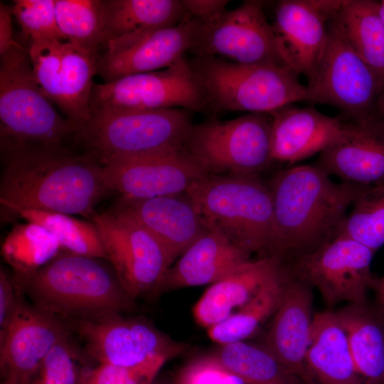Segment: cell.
I'll return each mask as SVG.
<instances>
[{
  "instance_id": "cell-1",
  "label": "cell",
  "mask_w": 384,
  "mask_h": 384,
  "mask_svg": "<svg viewBox=\"0 0 384 384\" xmlns=\"http://www.w3.org/2000/svg\"><path fill=\"white\" fill-rule=\"evenodd\" d=\"M1 156L0 203L11 214L38 210L90 218L109 191L102 165L89 153L78 155L60 146L23 149Z\"/></svg>"
},
{
  "instance_id": "cell-2",
  "label": "cell",
  "mask_w": 384,
  "mask_h": 384,
  "mask_svg": "<svg viewBox=\"0 0 384 384\" xmlns=\"http://www.w3.org/2000/svg\"><path fill=\"white\" fill-rule=\"evenodd\" d=\"M314 165L278 171L267 182L273 203L272 237L265 257L283 262L319 248L341 233L364 188L335 183Z\"/></svg>"
},
{
  "instance_id": "cell-3",
  "label": "cell",
  "mask_w": 384,
  "mask_h": 384,
  "mask_svg": "<svg viewBox=\"0 0 384 384\" xmlns=\"http://www.w3.org/2000/svg\"><path fill=\"white\" fill-rule=\"evenodd\" d=\"M36 306L65 321L132 310L133 299L105 259L62 251L26 282Z\"/></svg>"
},
{
  "instance_id": "cell-4",
  "label": "cell",
  "mask_w": 384,
  "mask_h": 384,
  "mask_svg": "<svg viewBox=\"0 0 384 384\" xmlns=\"http://www.w3.org/2000/svg\"><path fill=\"white\" fill-rule=\"evenodd\" d=\"M75 126L60 117L34 78L28 50L19 43L1 55V155L33 147L64 146Z\"/></svg>"
},
{
  "instance_id": "cell-5",
  "label": "cell",
  "mask_w": 384,
  "mask_h": 384,
  "mask_svg": "<svg viewBox=\"0 0 384 384\" xmlns=\"http://www.w3.org/2000/svg\"><path fill=\"white\" fill-rule=\"evenodd\" d=\"M202 217L233 242L266 255L272 231L273 203L259 175L208 174L186 191Z\"/></svg>"
},
{
  "instance_id": "cell-6",
  "label": "cell",
  "mask_w": 384,
  "mask_h": 384,
  "mask_svg": "<svg viewBox=\"0 0 384 384\" xmlns=\"http://www.w3.org/2000/svg\"><path fill=\"white\" fill-rule=\"evenodd\" d=\"M207 104L219 110L269 113L306 101V86L288 67L245 65L211 55L190 61Z\"/></svg>"
},
{
  "instance_id": "cell-7",
  "label": "cell",
  "mask_w": 384,
  "mask_h": 384,
  "mask_svg": "<svg viewBox=\"0 0 384 384\" xmlns=\"http://www.w3.org/2000/svg\"><path fill=\"white\" fill-rule=\"evenodd\" d=\"M189 110L167 108L92 114L74 139L102 165L112 158L185 148Z\"/></svg>"
},
{
  "instance_id": "cell-8",
  "label": "cell",
  "mask_w": 384,
  "mask_h": 384,
  "mask_svg": "<svg viewBox=\"0 0 384 384\" xmlns=\"http://www.w3.org/2000/svg\"><path fill=\"white\" fill-rule=\"evenodd\" d=\"M307 80L306 101L337 108L348 123L380 119L378 101L384 91V78L329 24L324 50Z\"/></svg>"
},
{
  "instance_id": "cell-9",
  "label": "cell",
  "mask_w": 384,
  "mask_h": 384,
  "mask_svg": "<svg viewBox=\"0 0 384 384\" xmlns=\"http://www.w3.org/2000/svg\"><path fill=\"white\" fill-rule=\"evenodd\" d=\"M272 127L266 112L212 119L193 124L185 148L210 174L258 175L274 161Z\"/></svg>"
},
{
  "instance_id": "cell-10",
  "label": "cell",
  "mask_w": 384,
  "mask_h": 384,
  "mask_svg": "<svg viewBox=\"0 0 384 384\" xmlns=\"http://www.w3.org/2000/svg\"><path fill=\"white\" fill-rule=\"evenodd\" d=\"M206 105L191 63L183 56L160 70L94 83L89 107L92 115L167 108L197 111Z\"/></svg>"
},
{
  "instance_id": "cell-11",
  "label": "cell",
  "mask_w": 384,
  "mask_h": 384,
  "mask_svg": "<svg viewBox=\"0 0 384 384\" xmlns=\"http://www.w3.org/2000/svg\"><path fill=\"white\" fill-rule=\"evenodd\" d=\"M100 235L108 261L133 299L150 294L171 266L156 237L119 206L90 217Z\"/></svg>"
},
{
  "instance_id": "cell-12",
  "label": "cell",
  "mask_w": 384,
  "mask_h": 384,
  "mask_svg": "<svg viewBox=\"0 0 384 384\" xmlns=\"http://www.w3.org/2000/svg\"><path fill=\"white\" fill-rule=\"evenodd\" d=\"M65 321L82 341L85 353L98 364L135 366L157 357L169 360L185 349L151 322L121 312Z\"/></svg>"
},
{
  "instance_id": "cell-13",
  "label": "cell",
  "mask_w": 384,
  "mask_h": 384,
  "mask_svg": "<svg viewBox=\"0 0 384 384\" xmlns=\"http://www.w3.org/2000/svg\"><path fill=\"white\" fill-rule=\"evenodd\" d=\"M376 251L339 234L313 252L284 262L289 272L316 288L329 307L340 303L367 302L376 279L370 265Z\"/></svg>"
},
{
  "instance_id": "cell-14",
  "label": "cell",
  "mask_w": 384,
  "mask_h": 384,
  "mask_svg": "<svg viewBox=\"0 0 384 384\" xmlns=\"http://www.w3.org/2000/svg\"><path fill=\"white\" fill-rule=\"evenodd\" d=\"M192 50L196 55H219L240 64L289 68L262 1H245L214 22L202 23Z\"/></svg>"
},
{
  "instance_id": "cell-15",
  "label": "cell",
  "mask_w": 384,
  "mask_h": 384,
  "mask_svg": "<svg viewBox=\"0 0 384 384\" xmlns=\"http://www.w3.org/2000/svg\"><path fill=\"white\" fill-rule=\"evenodd\" d=\"M102 167L107 188L129 199L183 193L210 174L186 148L117 156Z\"/></svg>"
},
{
  "instance_id": "cell-16",
  "label": "cell",
  "mask_w": 384,
  "mask_h": 384,
  "mask_svg": "<svg viewBox=\"0 0 384 384\" xmlns=\"http://www.w3.org/2000/svg\"><path fill=\"white\" fill-rule=\"evenodd\" d=\"M201 26L200 21L187 14L176 26L110 41L98 58L97 74L109 82L166 68L193 50Z\"/></svg>"
},
{
  "instance_id": "cell-17",
  "label": "cell",
  "mask_w": 384,
  "mask_h": 384,
  "mask_svg": "<svg viewBox=\"0 0 384 384\" xmlns=\"http://www.w3.org/2000/svg\"><path fill=\"white\" fill-rule=\"evenodd\" d=\"M71 333L63 319L21 298L8 326L0 334L3 381L31 384L49 351Z\"/></svg>"
},
{
  "instance_id": "cell-18",
  "label": "cell",
  "mask_w": 384,
  "mask_h": 384,
  "mask_svg": "<svg viewBox=\"0 0 384 384\" xmlns=\"http://www.w3.org/2000/svg\"><path fill=\"white\" fill-rule=\"evenodd\" d=\"M343 0H282L272 24L287 65L307 80L314 73L328 38V24Z\"/></svg>"
},
{
  "instance_id": "cell-19",
  "label": "cell",
  "mask_w": 384,
  "mask_h": 384,
  "mask_svg": "<svg viewBox=\"0 0 384 384\" xmlns=\"http://www.w3.org/2000/svg\"><path fill=\"white\" fill-rule=\"evenodd\" d=\"M287 272L280 303L262 345L304 384H315L306 360L314 316L312 288Z\"/></svg>"
},
{
  "instance_id": "cell-20",
  "label": "cell",
  "mask_w": 384,
  "mask_h": 384,
  "mask_svg": "<svg viewBox=\"0 0 384 384\" xmlns=\"http://www.w3.org/2000/svg\"><path fill=\"white\" fill-rule=\"evenodd\" d=\"M314 165L344 183L362 187L384 183V122H344Z\"/></svg>"
},
{
  "instance_id": "cell-21",
  "label": "cell",
  "mask_w": 384,
  "mask_h": 384,
  "mask_svg": "<svg viewBox=\"0 0 384 384\" xmlns=\"http://www.w3.org/2000/svg\"><path fill=\"white\" fill-rule=\"evenodd\" d=\"M250 255L208 223L205 232L167 269L150 295L212 284L250 260Z\"/></svg>"
},
{
  "instance_id": "cell-22",
  "label": "cell",
  "mask_w": 384,
  "mask_h": 384,
  "mask_svg": "<svg viewBox=\"0 0 384 384\" xmlns=\"http://www.w3.org/2000/svg\"><path fill=\"white\" fill-rule=\"evenodd\" d=\"M117 203L156 237L171 266L208 227V223L186 192L144 199L121 197Z\"/></svg>"
},
{
  "instance_id": "cell-23",
  "label": "cell",
  "mask_w": 384,
  "mask_h": 384,
  "mask_svg": "<svg viewBox=\"0 0 384 384\" xmlns=\"http://www.w3.org/2000/svg\"><path fill=\"white\" fill-rule=\"evenodd\" d=\"M269 114L272 119V156L277 161H297L321 152L344 125L340 118L293 103Z\"/></svg>"
},
{
  "instance_id": "cell-24",
  "label": "cell",
  "mask_w": 384,
  "mask_h": 384,
  "mask_svg": "<svg viewBox=\"0 0 384 384\" xmlns=\"http://www.w3.org/2000/svg\"><path fill=\"white\" fill-rule=\"evenodd\" d=\"M282 263L270 257L250 260L210 284L193 307L196 322L208 329L226 319L249 302Z\"/></svg>"
},
{
  "instance_id": "cell-25",
  "label": "cell",
  "mask_w": 384,
  "mask_h": 384,
  "mask_svg": "<svg viewBox=\"0 0 384 384\" xmlns=\"http://www.w3.org/2000/svg\"><path fill=\"white\" fill-rule=\"evenodd\" d=\"M306 360L315 384H364L336 311L314 314Z\"/></svg>"
},
{
  "instance_id": "cell-26",
  "label": "cell",
  "mask_w": 384,
  "mask_h": 384,
  "mask_svg": "<svg viewBox=\"0 0 384 384\" xmlns=\"http://www.w3.org/2000/svg\"><path fill=\"white\" fill-rule=\"evenodd\" d=\"M364 384H384V316L368 302L336 311Z\"/></svg>"
},
{
  "instance_id": "cell-27",
  "label": "cell",
  "mask_w": 384,
  "mask_h": 384,
  "mask_svg": "<svg viewBox=\"0 0 384 384\" xmlns=\"http://www.w3.org/2000/svg\"><path fill=\"white\" fill-rule=\"evenodd\" d=\"M100 10L105 46L118 38L176 26L187 16L182 0H100Z\"/></svg>"
},
{
  "instance_id": "cell-28",
  "label": "cell",
  "mask_w": 384,
  "mask_h": 384,
  "mask_svg": "<svg viewBox=\"0 0 384 384\" xmlns=\"http://www.w3.org/2000/svg\"><path fill=\"white\" fill-rule=\"evenodd\" d=\"M350 47L384 78V28L379 1L343 0L329 21Z\"/></svg>"
},
{
  "instance_id": "cell-29",
  "label": "cell",
  "mask_w": 384,
  "mask_h": 384,
  "mask_svg": "<svg viewBox=\"0 0 384 384\" xmlns=\"http://www.w3.org/2000/svg\"><path fill=\"white\" fill-rule=\"evenodd\" d=\"M62 251L51 233L29 222L15 225L1 247V255L11 267L14 282L22 294L28 279Z\"/></svg>"
},
{
  "instance_id": "cell-30",
  "label": "cell",
  "mask_w": 384,
  "mask_h": 384,
  "mask_svg": "<svg viewBox=\"0 0 384 384\" xmlns=\"http://www.w3.org/2000/svg\"><path fill=\"white\" fill-rule=\"evenodd\" d=\"M288 272L284 262L279 270L240 309L208 329L209 337L220 345L244 341L252 336L276 311Z\"/></svg>"
},
{
  "instance_id": "cell-31",
  "label": "cell",
  "mask_w": 384,
  "mask_h": 384,
  "mask_svg": "<svg viewBox=\"0 0 384 384\" xmlns=\"http://www.w3.org/2000/svg\"><path fill=\"white\" fill-rule=\"evenodd\" d=\"M99 56L97 50L83 48L69 42L63 43L60 109L75 127L90 119L92 78L97 73Z\"/></svg>"
},
{
  "instance_id": "cell-32",
  "label": "cell",
  "mask_w": 384,
  "mask_h": 384,
  "mask_svg": "<svg viewBox=\"0 0 384 384\" xmlns=\"http://www.w3.org/2000/svg\"><path fill=\"white\" fill-rule=\"evenodd\" d=\"M213 356L245 384H304L262 344L242 341L221 345Z\"/></svg>"
},
{
  "instance_id": "cell-33",
  "label": "cell",
  "mask_w": 384,
  "mask_h": 384,
  "mask_svg": "<svg viewBox=\"0 0 384 384\" xmlns=\"http://www.w3.org/2000/svg\"><path fill=\"white\" fill-rule=\"evenodd\" d=\"M15 215L47 229L58 239L63 251L108 260L99 231L92 222L38 210H21Z\"/></svg>"
},
{
  "instance_id": "cell-34",
  "label": "cell",
  "mask_w": 384,
  "mask_h": 384,
  "mask_svg": "<svg viewBox=\"0 0 384 384\" xmlns=\"http://www.w3.org/2000/svg\"><path fill=\"white\" fill-rule=\"evenodd\" d=\"M55 14L58 28L69 43L97 51L105 46L100 0H55Z\"/></svg>"
},
{
  "instance_id": "cell-35",
  "label": "cell",
  "mask_w": 384,
  "mask_h": 384,
  "mask_svg": "<svg viewBox=\"0 0 384 384\" xmlns=\"http://www.w3.org/2000/svg\"><path fill=\"white\" fill-rule=\"evenodd\" d=\"M351 208L340 234L376 251L384 245V183L364 187Z\"/></svg>"
},
{
  "instance_id": "cell-36",
  "label": "cell",
  "mask_w": 384,
  "mask_h": 384,
  "mask_svg": "<svg viewBox=\"0 0 384 384\" xmlns=\"http://www.w3.org/2000/svg\"><path fill=\"white\" fill-rule=\"evenodd\" d=\"M93 363L70 334L49 351L31 384H80Z\"/></svg>"
},
{
  "instance_id": "cell-37",
  "label": "cell",
  "mask_w": 384,
  "mask_h": 384,
  "mask_svg": "<svg viewBox=\"0 0 384 384\" xmlns=\"http://www.w3.org/2000/svg\"><path fill=\"white\" fill-rule=\"evenodd\" d=\"M28 50L36 82L43 93L60 107L63 42L56 39L34 41Z\"/></svg>"
},
{
  "instance_id": "cell-38",
  "label": "cell",
  "mask_w": 384,
  "mask_h": 384,
  "mask_svg": "<svg viewBox=\"0 0 384 384\" xmlns=\"http://www.w3.org/2000/svg\"><path fill=\"white\" fill-rule=\"evenodd\" d=\"M13 15L31 41L65 40L57 23L55 0H16Z\"/></svg>"
},
{
  "instance_id": "cell-39",
  "label": "cell",
  "mask_w": 384,
  "mask_h": 384,
  "mask_svg": "<svg viewBox=\"0 0 384 384\" xmlns=\"http://www.w3.org/2000/svg\"><path fill=\"white\" fill-rule=\"evenodd\" d=\"M167 361L157 357L131 367L97 364L86 371L80 384H152Z\"/></svg>"
},
{
  "instance_id": "cell-40",
  "label": "cell",
  "mask_w": 384,
  "mask_h": 384,
  "mask_svg": "<svg viewBox=\"0 0 384 384\" xmlns=\"http://www.w3.org/2000/svg\"><path fill=\"white\" fill-rule=\"evenodd\" d=\"M174 384H245L227 370L213 356H204L185 365Z\"/></svg>"
},
{
  "instance_id": "cell-41",
  "label": "cell",
  "mask_w": 384,
  "mask_h": 384,
  "mask_svg": "<svg viewBox=\"0 0 384 384\" xmlns=\"http://www.w3.org/2000/svg\"><path fill=\"white\" fill-rule=\"evenodd\" d=\"M13 276L11 277L1 267L0 269V334L8 326L15 309L21 299Z\"/></svg>"
},
{
  "instance_id": "cell-42",
  "label": "cell",
  "mask_w": 384,
  "mask_h": 384,
  "mask_svg": "<svg viewBox=\"0 0 384 384\" xmlns=\"http://www.w3.org/2000/svg\"><path fill=\"white\" fill-rule=\"evenodd\" d=\"M188 16L209 24L220 18L226 11L229 1L225 0H182Z\"/></svg>"
},
{
  "instance_id": "cell-43",
  "label": "cell",
  "mask_w": 384,
  "mask_h": 384,
  "mask_svg": "<svg viewBox=\"0 0 384 384\" xmlns=\"http://www.w3.org/2000/svg\"><path fill=\"white\" fill-rule=\"evenodd\" d=\"M12 8L0 4V55L6 53L17 43L13 38Z\"/></svg>"
},
{
  "instance_id": "cell-44",
  "label": "cell",
  "mask_w": 384,
  "mask_h": 384,
  "mask_svg": "<svg viewBox=\"0 0 384 384\" xmlns=\"http://www.w3.org/2000/svg\"><path fill=\"white\" fill-rule=\"evenodd\" d=\"M376 294L375 306L384 316V276L376 279L373 289Z\"/></svg>"
},
{
  "instance_id": "cell-45",
  "label": "cell",
  "mask_w": 384,
  "mask_h": 384,
  "mask_svg": "<svg viewBox=\"0 0 384 384\" xmlns=\"http://www.w3.org/2000/svg\"><path fill=\"white\" fill-rule=\"evenodd\" d=\"M378 112L380 119L384 122V91L378 101Z\"/></svg>"
},
{
  "instance_id": "cell-46",
  "label": "cell",
  "mask_w": 384,
  "mask_h": 384,
  "mask_svg": "<svg viewBox=\"0 0 384 384\" xmlns=\"http://www.w3.org/2000/svg\"><path fill=\"white\" fill-rule=\"evenodd\" d=\"M379 15L384 28V0L379 1Z\"/></svg>"
},
{
  "instance_id": "cell-47",
  "label": "cell",
  "mask_w": 384,
  "mask_h": 384,
  "mask_svg": "<svg viewBox=\"0 0 384 384\" xmlns=\"http://www.w3.org/2000/svg\"><path fill=\"white\" fill-rule=\"evenodd\" d=\"M1 384H14V383H10V382H7V381H2L1 383Z\"/></svg>"
},
{
  "instance_id": "cell-48",
  "label": "cell",
  "mask_w": 384,
  "mask_h": 384,
  "mask_svg": "<svg viewBox=\"0 0 384 384\" xmlns=\"http://www.w3.org/2000/svg\"><path fill=\"white\" fill-rule=\"evenodd\" d=\"M152 384H167V383H156L154 380Z\"/></svg>"
}]
</instances>
